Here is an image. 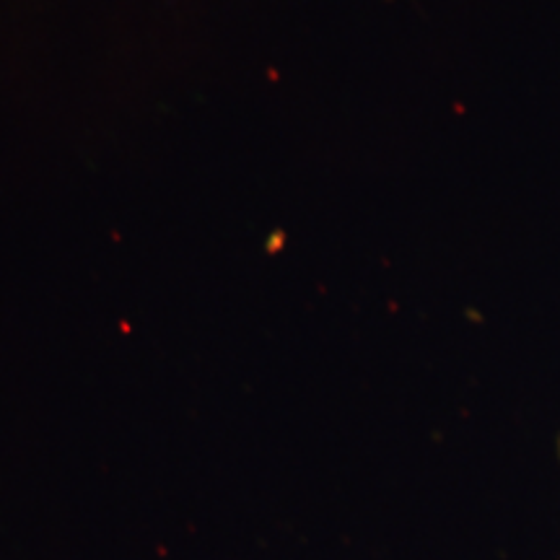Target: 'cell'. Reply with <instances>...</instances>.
<instances>
[{
	"label": "cell",
	"instance_id": "obj_1",
	"mask_svg": "<svg viewBox=\"0 0 560 560\" xmlns=\"http://www.w3.org/2000/svg\"><path fill=\"white\" fill-rule=\"evenodd\" d=\"M558 450H560V444H558Z\"/></svg>",
	"mask_w": 560,
	"mask_h": 560
}]
</instances>
